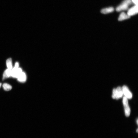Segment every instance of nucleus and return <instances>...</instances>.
<instances>
[{
  "instance_id": "1",
  "label": "nucleus",
  "mask_w": 138,
  "mask_h": 138,
  "mask_svg": "<svg viewBox=\"0 0 138 138\" xmlns=\"http://www.w3.org/2000/svg\"><path fill=\"white\" fill-rule=\"evenodd\" d=\"M132 2L131 0H124L121 4L116 8V11L120 12L127 10L129 6L131 4Z\"/></svg>"
},
{
  "instance_id": "2",
  "label": "nucleus",
  "mask_w": 138,
  "mask_h": 138,
  "mask_svg": "<svg viewBox=\"0 0 138 138\" xmlns=\"http://www.w3.org/2000/svg\"><path fill=\"white\" fill-rule=\"evenodd\" d=\"M123 103L124 107L125 115L127 117H129L130 113V109L129 105L128 99L125 96L123 98Z\"/></svg>"
},
{
  "instance_id": "3",
  "label": "nucleus",
  "mask_w": 138,
  "mask_h": 138,
  "mask_svg": "<svg viewBox=\"0 0 138 138\" xmlns=\"http://www.w3.org/2000/svg\"><path fill=\"white\" fill-rule=\"evenodd\" d=\"M22 72V70L21 68H17L14 67L12 69L11 76L14 78H17Z\"/></svg>"
},
{
  "instance_id": "4",
  "label": "nucleus",
  "mask_w": 138,
  "mask_h": 138,
  "mask_svg": "<svg viewBox=\"0 0 138 138\" xmlns=\"http://www.w3.org/2000/svg\"><path fill=\"white\" fill-rule=\"evenodd\" d=\"M122 89L123 94L125 95V96L127 99H130L132 98V94L126 86H123Z\"/></svg>"
},
{
  "instance_id": "5",
  "label": "nucleus",
  "mask_w": 138,
  "mask_h": 138,
  "mask_svg": "<svg viewBox=\"0 0 138 138\" xmlns=\"http://www.w3.org/2000/svg\"><path fill=\"white\" fill-rule=\"evenodd\" d=\"M138 5H135L128 10L127 15L131 17L138 13Z\"/></svg>"
},
{
  "instance_id": "6",
  "label": "nucleus",
  "mask_w": 138,
  "mask_h": 138,
  "mask_svg": "<svg viewBox=\"0 0 138 138\" xmlns=\"http://www.w3.org/2000/svg\"><path fill=\"white\" fill-rule=\"evenodd\" d=\"M116 99H118L121 98L123 96V94L122 88L120 86L118 87L116 90Z\"/></svg>"
},
{
  "instance_id": "7",
  "label": "nucleus",
  "mask_w": 138,
  "mask_h": 138,
  "mask_svg": "<svg viewBox=\"0 0 138 138\" xmlns=\"http://www.w3.org/2000/svg\"><path fill=\"white\" fill-rule=\"evenodd\" d=\"M19 82L22 83H24L26 81V73L22 72L17 78Z\"/></svg>"
},
{
  "instance_id": "8",
  "label": "nucleus",
  "mask_w": 138,
  "mask_h": 138,
  "mask_svg": "<svg viewBox=\"0 0 138 138\" xmlns=\"http://www.w3.org/2000/svg\"><path fill=\"white\" fill-rule=\"evenodd\" d=\"M11 75V70L8 69L4 72L3 75V80H4L10 76Z\"/></svg>"
},
{
  "instance_id": "9",
  "label": "nucleus",
  "mask_w": 138,
  "mask_h": 138,
  "mask_svg": "<svg viewBox=\"0 0 138 138\" xmlns=\"http://www.w3.org/2000/svg\"><path fill=\"white\" fill-rule=\"evenodd\" d=\"M114 11V9L113 8L110 7L102 9L101 12L103 14H106L110 13Z\"/></svg>"
},
{
  "instance_id": "10",
  "label": "nucleus",
  "mask_w": 138,
  "mask_h": 138,
  "mask_svg": "<svg viewBox=\"0 0 138 138\" xmlns=\"http://www.w3.org/2000/svg\"><path fill=\"white\" fill-rule=\"evenodd\" d=\"M130 17L126 14L124 12H122L120 14L119 16L118 20L119 21H122L129 18Z\"/></svg>"
},
{
  "instance_id": "11",
  "label": "nucleus",
  "mask_w": 138,
  "mask_h": 138,
  "mask_svg": "<svg viewBox=\"0 0 138 138\" xmlns=\"http://www.w3.org/2000/svg\"><path fill=\"white\" fill-rule=\"evenodd\" d=\"M6 64L8 69H9L12 70V63L11 58H9L6 61Z\"/></svg>"
},
{
  "instance_id": "12",
  "label": "nucleus",
  "mask_w": 138,
  "mask_h": 138,
  "mask_svg": "<svg viewBox=\"0 0 138 138\" xmlns=\"http://www.w3.org/2000/svg\"><path fill=\"white\" fill-rule=\"evenodd\" d=\"M3 87L4 89L6 91L11 90L12 88L11 86L7 83H4L3 84Z\"/></svg>"
},
{
  "instance_id": "13",
  "label": "nucleus",
  "mask_w": 138,
  "mask_h": 138,
  "mask_svg": "<svg viewBox=\"0 0 138 138\" xmlns=\"http://www.w3.org/2000/svg\"><path fill=\"white\" fill-rule=\"evenodd\" d=\"M116 89H114L112 91V98L113 99H116Z\"/></svg>"
},
{
  "instance_id": "14",
  "label": "nucleus",
  "mask_w": 138,
  "mask_h": 138,
  "mask_svg": "<svg viewBox=\"0 0 138 138\" xmlns=\"http://www.w3.org/2000/svg\"><path fill=\"white\" fill-rule=\"evenodd\" d=\"M131 1L135 5H138V0H131Z\"/></svg>"
},
{
  "instance_id": "15",
  "label": "nucleus",
  "mask_w": 138,
  "mask_h": 138,
  "mask_svg": "<svg viewBox=\"0 0 138 138\" xmlns=\"http://www.w3.org/2000/svg\"><path fill=\"white\" fill-rule=\"evenodd\" d=\"M1 85H2L1 83H0V88Z\"/></svg>"
},
{
  "instance_id": "16",
  "label": "nucleus",
  "mask_w": 138,
  "mask_h": 138,
  "mask_svg": "<svg viewBox=\"0 0 138 138\" xmlns=\"http://www.w3.org/2000/svg\"><path fill=\"white\" fill-rule=\"evenodd\" d=\"M138 129H137V131H136L137 132V133H138Z\"/></svg>"
},
{
  "instance_id": "17",
  "label": "nucleus",
  "mask_w": 138,
  "mask_h": 138,
  "mask_svg": "<svg viewBox=\"0 0 138 138\" xmlns=\"http://www.w3.org/2000/svg\"><path fill=\"white\" fill-rule=\"evenodd\" d=\"M138 120L137 119V124H138Z\"/></svg>"
}]
</instances>
